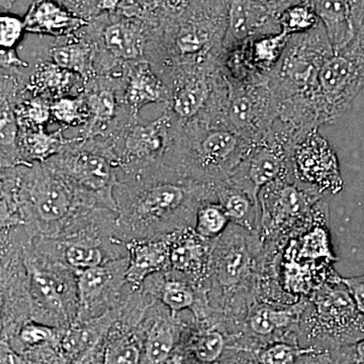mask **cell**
Listing matches in <instances>:
<instances>
[{
    "instance_id": "cell-1",
    "label": "cell",
    "mask_w": 364,
    "mask_h": 364,
    "mask_svg": "<svg viewBox=\"0 0 364 364\" xmlns=\"http://www.w3.org/2000/svg\"><path fill=\"white\" fill-rule=\"evenodd\" d=\"M117 233L124 243L195 228L198 208L217 200L214 184L191 181L167 165L127 173L114 189Z\"/></svg>"
},
{
    "instance_id": "cell-2",
    "label": "cell",
    "mask_w": 364,
    "mask_h": 364,
    "mask_svg": "<svg viewBox=\"0 0 364 364\" xmlns=\"http://www.w3.org/2000/svg\"><path fill=\"white\" fill-rule=\"evenodd\" d=\"M100 208L116 210L81 191L46 163L2 169L1 227H23L33 237L71 233Z\"/></svg>"
},
{
    "instance_id": "cell-3",
    "label": "cell",
    "mask_w": 364,
    "mask_h": 364,
    "mask_svg": "<svg viewBox=\"0 0 364 364\" xmlns=\"http://www.w3.org/2000/svg\"><path fill=\"white\" fill-rule=\"evenodd\" d=\"M333 53L322 23L310 32L289 36L269 80L280 122L299 132L322 126L317 104L318 75Z\"/></svg>"
},
{
    "instance_id": "cell-4",
    "label": "cell",
    "mask_w": 364,
    "mask_h": 364,
    "mask_svg": "<svg viewBox=\"0 0 364 364\" xmlns=\"http://www.w3.org/2000/svg\"><path fill=\"white\" fill-rule=\"evenodd\" d=\"M166 164L179 176L205 184L227 181L253 143L224 124H191Z\"/></svg>"
},
{
    "instance_id": "cell-5",
    "label": "cell",
    "mask_w": 364,
    "mask_h": 364,
    "mask_svg": "<svg viewBox=\"0 0 364 364\" xmlns=\"http://www.w3.org/2000/svg\"><path fill=\"white\" fill-rule=\"evenodd\" d=\"M303 348L331 351L364 338V315L342 282L318 287L306 301L296 330Z\"/></svg>"
},
{
    "instance_id": "cell-6",
    "label": "cell",
    "mask_w": 364,
    "mask_h": 364,
    "mask_svg": "<svg viewBox=\"0 0 364 364\" xmlns=\"http://www.w3.org/2000/svg\"><path fill=\"white\" fill-rule=\"evenodd\" d=\"M31 318L67 329L78 314L77 275L71 268L40 252L33 239L25 246Z\"/></svg>"
},
{
    "instance_id": "cell-7",
    "label": "cell",
    "mask_w": 364,
    "mask_h": 364,
    "mask_svg": "<svg viewBox=\"0 0 364 364\" xmlns=\"http://www.w3.org/2000/svg\"><path fill=\"white\" fill-rule=\"evenodd\" d=\"M364 87V30L334 52L318 75L317 104L321 124H332L348 111Z\"/></svg>"
},
{
    "instance_id": "cell-8",
    "label": "cell",
    "mask_w": 364,
    "mask_h": 364,
    "mask_svg": "<svg viewBox=\"0 0 364 364\" xmlns=\"http://www.w3.org/2000/svg\"><path fill=\"white\" fill-rule=\"evenodd\" d=\"M322 196L304 188L289 172L267 184L258 195L260 228L258 237L265 241L279 240L282 235L296 232L308 221L314 205Z\"/></svg>"
},
{
    "instance_id": "cell-9",
    "label": "cell",
    "mask_w": 364,
    "mask_h": 364,
    "mask_svg": "<svg viewBox=\"0 0 364 364\" xmlns=\"http://www.w3.org/2000/svg\"><path fill=\"white\" fill-rule=\"evenodd\" d=\"M229 86L223 124L251 143L260 142L279 119L277 100L269 81L229 82Z\"/></svg>"
},
{
    "instance_id": "cell-10",
    "label": "cell",
    "mask_w": 364,
    "mask_h": 364,
    "mask_svg": "<svg viewBox=\"0 0 364 364\" xmlns=\"http://www.w3.org/2000/svg\"><path fill=\"white\" fill-rule=\"evenodd\" d=\"M294 143L286 130L273 126L262 141L253 144L228 181L258 202L261 189L291 172L289 152Z\"/></svg>"
},
{
    "instance_id": "cell-11",
    "label": "cell",
    "mask_w": 364,
    "mask_h": 364,
    "mask_svg": "<svg viewBox=\"0 0 364 364\" xmlns=\"http://www.w3.org/2000/svg\"><path fill=\"white\" fill-rule=\"evenodd\" d=\"M289 170L294 181L323 196L343 189L338 157L318 129L299 136L289 152Z\"/></svg>"
},
{
    "instance_id": "cell-12",
    "label": "cell",
    "mask_w": 364,
    "mask_h": 364,
    "mask_svg": "<svg viewBox=\"0 0 364 364\" xmlns=\"http://www.w3.org/2000/svg\"><path fill=\"white\" fill-rule=\"evenodd\" d=\"M128 263L129 256H124L76 272L78 287L76 322L100 317L126 303L134 291L127 282Z\"/></svg>"
},
{
    "instance_id": "cell-13",
    "label": "cell",
    "mask_w": 364,
    "mask_h": 364,
    "mask_svg": "<svg viewBox=\"0 0 364 364\" xmlns=\"http://www.w3.org/2000/svg\"><path fill=\"white\" fill-rule=\"evenodd\" d=\"M45 163L76 188L117 208L114 189L119 178L114 160L100 153L78 151L55 155Z\"/></svg>"
},
{
    "instance_id": "cell-14",
    "label": "cell",
    "mask_w": 364,
    "mask_h": 364,
    "mask_svg": "<svg viewBox=\"0 0 364 364\" xmlns=\"http://www.w3.org/2000/svg\"><path fill=\"white\" fill-rule=\"evenodd\" d=\"M182 313L172 314L157 299H152L142 321V364L169 363L191 321L182 318Z\"/></svg>"
},
{
    "instance_id": "cell-15",
    "label": "cell",
    "mask_w": 364,
    "mask_h": 364,
    "mask_svg": "<svg viewBox=\"0 0 364 364\" xmlns=\"http://www.w3.org/2000/svg\"><path fill=\"white\" fill-rule=\"evenodd\" d=\"M142 291L157 299L172 314L189 311L196 320L203 321L213 312L207 291L171 269L148 277Z\"/></svg>"
},
{
    "instance_id": "cell-16",
    "label": "cell",
    "mask_w": 364,
    "mask_h": 364,
    "mask_svg": "<svg viewBox=\"0 0 364 364\" xmlns=\"http://www.w3.org/2000/svg\"><path fill=\"white\" fill-rule=\"evenodd\" d=\"M282 33L279 16L256 0H229L224 51L259 36Z\"/></svg>"
},
{
    "instance_id": "cell-17",
    "label": "cell",
    "mask_w": 364,
    "mask_h": 364,
    "mask_svg": "<svg viewBox=\"0 0 364 364\" xmlns=\"http://www.w3.org/2000/svg\"><path fill=\"white\" fill-rule=\"evenodd\" d=\"M329 37L334 52L364 30V0H309Z\"/></svg>"
},
{
    "instance_id": "cell-18",
    "label": "cell",
    "mask_w": 364,
    "mask_h": 364,
    "mask_svg": "<svg viewBox=\"0 0 364 364\" xmlns=\"http://www.w3.org/2000/svg\"><path fill=\"white\" fill-rule=\"evenodd\" d=\"M171 270L186 277L193 284L205 289L210 272L212 241L188 228L169 235Z\"/></svg>"
},
{
    "instance_id": "cell-19",
    "label": "cell",
    "mask_w": 364,
    "mask_h": 364,
    "mask_svg": "<svg viewBox=\"0 0 364 364\" xmlns=\"http://www.w3.org/2000/svg\"><path fill=\"white\" fill-rule=\"evenodd\" d=\"M126 248L129 256L127 282L134 291L142 289L148 277L171 269L169 235L129 241Z\"/></svg>"
},
{
    "instance_id": "cell-20",
    "label": "cell",
    "mask_w": 364,
    "mask_h": 364,
    "mask_svg": "<svg viewBox=\"0 0 364 364\" xmlns=\"http://www.w3.org/2000/svg\"><path fill=\"white\" fill-rule=\"evenodd\" d=\"M168 122L169 117L164 116L148 126L135 128L127 139L126 150L119 161L126 174L160 165L157 160L164 149Z\"/></svg>"
},
{
    "instance_id": "cell-21",
    "label": "cell",
    "mask_w": 364,
    "mask_h": 364,
    "mask_svg": "<svg viewBox=\"0 0 364 364\" xmlns=\"http://www.w3.org/2000/svg\"><path fill=\"white\" fill-rule=\"evenodd\" d=\"M23 21L26 32L53 37L71 35L90 23L56 0H33Z\"/></svg>"
},
{
    "instance_id": "cell-22",
    "label": "cell",
    "mask_w": 364,
    "mask_h": 364,
    "mask_svg": "<svg viewBox=\"0 0 364 364\" xmlns=\"http://www.w3.org/2000/svg\"><path fill=\"white\" fill-rule=\"evenodd\" d=\"M102 44L117 58L134 60L142 54V25L131 16H112L102 28Z\"/></svg>"
},
{
    "instance_id": "cell-23",
    "label": "cell",
    "mask_w": 364,
    "mask_h": 364,
    "mask_svg": "<svg viewBox=\"0 0 364 364\" xmlns=\"http://www.w3.org/2000/svg\"><path fill=\"white\" fill-rule=\"evenodd\" d=\"M215 195L232 224L258 235L260 212L257 200L228 181L215 184Z\"/></svg>"
},
{
    "instance_id": "cell-24",
    "label": "cell",
    "mask_w": 364,
    "mask_h": 364,
    "mask_svg": "<svg viewBox=\"0 0 364 364\" xmlns=\"http://www.w3.org/2000/svg\"><path fill=\"white\" fill-rule=\"evenodd\" d=\"M127 102L138 114L146 105L168 100L166 86L147 63H139L131 72L126 91Z\"/></svg>"
},
{
    "instance_id": "cell-25",
    "label": "cell",
    "mask_w": 364,
    "mask_h": 364,
    "mask_svg": "<svg viewBox=\"0 0 364 364\" xmlns=\"http://www.w3.org/2000/svg\"><path fill=\"white\" fill-rule=\"evenodd\" d=\"M64 330L28 320L11 338L1 339V341H6L21 355H26L52 347H58Z\"/></svg>"
},
{
    "instance_id": "cell-26",
    "label": "cell",
    "mask_w": 364,
    "mask_h": 364,
    "mask_svg": "<svg viewBox=\"0 0 364 364\" xmlns=\"http://www.w3.org/2000/svg\"><path fill=\"white\" fill-rule=\"evenodd\" d=\"M59 134L48 135L44 128H36L23 134L18 144L21 165H31L33 163H45L55 155L62 145Z\"/></svg>"
},
{
    "instance_id": "cell-27",
    "label": "cell",
    "mask_w": 364,
    "mask_h": 364,
    "mask_svg": "<svg viewBox=\"0 0 364 364\" xmlns=\"http://www.w3.org/2000/svg\"><path fill=\"white\" fill-rule=\"evenodd\" d=\"M231 225L226 210L218 200H208L198 208L196 215V233L208 241H214Z\"/></svg>"
},
{
    "instance_id": "cell-28",
    "label": "cell",
    "mask_w": 364,
    "mask_h": 364,
    "mask_svg": "<svg viewBox=\"0 0 364 364\" xmlns=\"http://www.w3.org/2000/svg\"><path fill=\"white\" fill-rule=\"evenodd\" d=\"M279 21L282 32L287 36L310 32L321 23L315 9L306 1L289 6L280 14Z\"/></svg>"
},
{
    "instance_id": "cell-29",
    "label": "cell",
    "mask_w": 364,
    "mask_h": 364,
    "mask_svg": "<svg viewBox=\"0 0 364 364\" xmlns=\"http://www.w3.org/2000/svg\"><path fill=\"white\" fill-rule=\"evenodd\" d=\"M308 348L299 344L298 337L277 340L255 351L259 364H296Z\"/></svg>"
},
{
    "instance_id": "cell-30",
    "label": "cell",
    "mask_w": 364,
    "mask_h": 364,
    "mask_svg": "<svg viewBox=\"0 0 364 364\" xmlns=\"http://www.w3.org/2000/svg\"><path fill=\"white\" fill-rule=\"evenodd\" d=\"M90 48L82 43L58 46L52 49V58L54 63L85 77L90 72Z\"/></svg>"
},
{
    "instance_id": "cell-31",
    "label": "cell",
    "mask_w": 364,
    "mask_h": 364,
    "mask_svg": "<svg viewBox=\"0 0 364 364\" xmlns=\"http://www.w3.org/2000/svg\"><path fill=\"white\" fill-rule=\"evenodd\" d=\"M88 107L93 114V124L102 127L109 123L116 112V98L109 90L93 93L88 100Z\"/></svg>"
},
{
    "instance_id": "cell-32",
    "label": "cell",
    "mask_w": 364,
    "mask_h": 364,
    "mask_svg": "<svg viewBox=\"0 0 364 364\" xmlns=\"http://www.w3.org/2000/svg\"><path fill=\"white\" fill-rule=\"evenodd\" d=\"M26 32L25 21L14 14L2 13L0 16V46L1 50H14Z\"/></svg>"
},
{
    "instance_id": "cell-33",
    "label": "cell",
    "mask_w": 364,
    "mask_h": 364,
    "mask_svg": "<svg viewBox=\"0 0 364 364\" xmlns=\"http://www.w3.org/2000/svg\"><path fill=\"white\" fill-rule=\"evenodd\" d=\"M51 114L60 123L74 126L80 123L82 111L77 100L60 98L51 107Z\"/></svg>"
},
{
    "instance_id": "cell-34",
    "label": "cell",
    "mask_w": 364,
    "mask_h": 364,
    "mask_svg": "<svg viewBox=\"0 0 364 364\" xmlns=\"http://www.w3.org/2000/svg\"><path fill=\"white\" fill-rule=\"evenodd\" d=\"M72 72L52 64V65L43 67L38 74L37 82L44 90H60L65 87L68 83L69 76Z\"/></svg>"
},
{
    "instance_id": "cell-35",
    "label": "cell",
    "mask_w": 364,
    "mask_h": 364,
    "mask_svg": "<svg viewBox=\"0 0 364 364\" xmlns=\"http://www.w3.org/2000/svg\"><path fill=\"white\" fill-rule=\"evenodd\" d=\"M329 352L335 364H364V338Z\"/></svg>"
},
{
    "instance_id": "cell-36",
    "label": "cell",
    "mask_w": 364,
    "mask_h": 364,
    "mask_svg": "<svg viewBox=\"0 0 364 364\" xmlns=\"http://www.w3.org/2000/svg\"><path fill=\"white\" fill-rule=\"evenodd\" d=\"M51 116V107H48L44 102H31L21 109V119L26 124H32L36 128H42Z\"/></svg>"
},
{
    "instance_id": "cell-37",
    "label": "cell",
    "mask_w": 364,
    "mask_h": 364,
    "mask_svg": "<svg viewBox=\"0 0 364 364\" xmlns=\"http://www.w3.org/2000/svg\"><path fill=\"white\" fill-rule=\"evenodd\" d=\"M342 282L348 289L359 312L364 315V275L342 277Z\"/></svg>"
},
{
    "instance_id": "cell-38",
    "label": "cell",
    "mask_w": 364,
    "mask_h": 364,
    "mask_svg": "<svg viewBox=\"0 0 364 364\" xmlns=\"http://www.w3.org/2000/svg\"><path fill=\"white\" fill-rule=\"evenodd\" d=\"M296 364H335L329 351L308 348L299 356Z\"/></svg>"
},
{
    "instance_id": "cell-39",
    "label": "cell",
    "mask_w": 364,
    "mask_h": 364,
    "mask_svg": "<svg viewBox=\"0 0 364 364\" xmlns=\"http://www.w3.org/2000/svg\"><path fill=\"white\" fill-rule=\"evenodd\" d=\"M0 364H28L26 359L18 352L14 351L6 341H1V351H0Z\"/></svg>"
},
{
    "instance_id": "cell-40",
    "label": "cell",
    "mask_w": 364,
    "mask_h": 364,
    "mask_svg": "<svg viewBox=\"0 0 364 364\" xmlns=\"http://www.w3.org/2000/svg\"><path fill=\"white\" fill-rule=\"evenodd\" d=\"M256 1L259 2L263 6L267 7L272 14L279 18L280 14L284 13L289 6L303 2L304 0H256Z\"/></svg>"
},
{
    "instance_id": "cell-41",
    "label": "cell",
    "mask_w": 364,
    "mask_h": 364,
    "mask_svg": "<svg viewBox=\"0 0 364 364\" xmlns=\"http://www.w3.org/2000/svg\"><path fill=\"white\" fill-rule=\"evenodd\" d=\"M16 1H18V0H0V7H1V11H9Z\"/></svg>"
},
{
    "instance_id": "cell-42",
    "label": "cell",
    "mask_w": 364,
    "mask_h": 364,
    "mask_svg": "<svg viewBox=\"0 0 364 364\" xmlns=\"http://www.w3.org/2000/svg\"><path fill=\"white\" fill-rule=\"evenodd\" d=\"M203 1H207V2H222V1H229V0H203Z\"/></svg>"
},
{
    "instance_id": "cell-43",
    "label": "cell",
    "mask_w": 364,
    "mask_h": 364,
    "mask_svg": "<svg viewBox=\"0 0 364 364\" xmlns=\"http://www.w3.org/2000/svg\"><path fill=\"white\" fill-rule=\"evenodd\" d=\"M304 1H306V2H308V1H309V0H304Z\"/></svg>"
}]
</instances>
